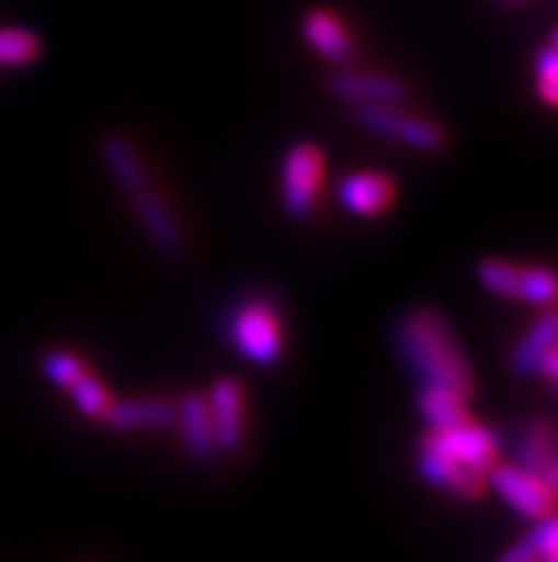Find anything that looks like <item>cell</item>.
I'll use <instances>...</instances> for the list:
<instances>
[{
  "mask_svg": "<svg viewBox=\"0 0 558 562\" xmlns=\"http://www.w3.org/2000/svg\"><path fill=\"white\" fill-rule=\"evenodd\" d=\"M69 397L75 400V406H78L80 414L89 417V420H103V414L109 412V406H112V400H114L112 389H109L103 380L94 378L92 371L71 385Z\"/></svg>",
  "mask_w": 558,
  "mask_h": 562,
  "instance_id": "21",
  "label": "cell"
},
{
  "mask_svg": "<svg viewBox=\"0 0 558 562\" xmlns=\"http://www.w3.org/2000/svg\"><path fill=\"white\" fill-rule=\"evenodd\" d=\"M419 474L431 485L447 488L456 497L474 499L488 488V474L485 471H476L470 465H462L459 460H453L428 435L419 440Z\"/></svg>",
  "mask_w": 558,
  "mask_h": 562,
  "instance_id": "10",
  "label": "cell"
},
{
  "mask_svg": "<svg viewBox=\"0 0 558 562\" xmlns=\"http://www.w3.org/2000/svg\"><path fill=\"white\" fill-rule=\"evenodd\" d=\"M132 206H135V217L143 226L146 237L151 240L157 251H163L169 257L183 255L185 249V232L180 226L178 214L169 206V200L157 192L155 186H143L140 192L128 194Z\"/></svg>",
  "mask_w": 558,
  "mask_h": 562,
  "instance_id": "9",
  "label": "cell"
},
{
  "mask_svg": "<svg viewBox=\"0 0 558 562\" xmlns=\"http://www.w3.org/2000/svg\"><path fill=\"white\" fill-rule=\"evenodd\" d=\"M488 483L496 494L508 503L510 508L522 517L538 520L545 514H553V499H556V485L542 480L533 471L522 469L516 463H499L496 460L488 469Z\"/></svg>",
  "mask_w": 558,
  "mask_h": 562,
  "instance_id": "6",
  "label": "cell"
},
{
  "mask_svg": "<svg viewBox=\"0 0 558 562\" xmlns=\"http://www.w3.org/2000/svg\"><path fill=\"white\" fill-rule=\"evenodd\" d=\"M538 557H545V554L538 551V546H536V542H533V537L527 535V537H522V540H519L516 546H510V549H504L496 562H536Z\"/></svg>",
  "mask_w": 558,
  "mask_h": 562,
  "instance_id": "24",
  "label": "cell"
},
{
  "mask_svg": "<svg viewBox=\"0 0 558 562\" xmlns=\"http://www.w3.org/2000/svg\"><path fill=\"white\" fill-rule=\"evenodd\" d=\"M417 408L419 417L428 423V428H445L470 417V412H467V397L451 392L445 385H419Z\"/></svg>",
  "mask_w": 558,
  "mask_h": 562,
  "instance_id": "19",
  "label": "cell"
},
{
  "mask_svg": "<svg viewBox=\"0 0 558 562\" xmlns=\"http://www.w3.org/2000/svg\"><path fill=\"white\" fill-rule=\"evenodd\" d=\"M351 109H354V121L362 128L374 132V135L402 143V146H408L413 151H428V155L445 149V128L439 126V123L428 121V117L405 112L399 103H365V106Z\"/></svg>",
  "mask_w": 558,
  "mask_h": 562,
  "instance_id": "3",
  "label": "cell"
},
{
  "mask_svg": "<svg viewBox=\"0 0 558 562\" xmlns=\"http://www.w3.org/2000/svg\"><path fill=\"white\" fill-rule=\"evenodd\" d=\"M476 278L488 292L508 300H522L533 306H550L556 300V274L550 269H527V266L508 263L499 257H488L476 266Z\"/></svg>",
  "mask_w": 558,
  "mask_h": 562,
  "instance_id": "5",
  "label": "cell"
},
{
  "mask_svg": "<svg viewBox=\"0 0 558 562\" xmlns=\"http://www.w3.org/2000/svg\"><path fill=\"white\" fill-rule=\"evenodd\" d=\"M394 346L419 385H445L462 397H474L476 378L470 360L439 308H408L394 328Z\"/></svg>",
  "mask_w": 558,
  "mask_h": 562,
  "instance_id": "1",
  "label": "cell"
},
{
  "mask_svg": "<svg viewBox=\"0 0 558 562\" xmlns=\"http://www.w3.org/2000/svg\"><path fill=\"white\" fill-rule=\"evenodd\" d=\"M516 465L533 471L550 485L558 480L556 465V423L550 417H533L516 435Z\"/></svg>",
  "mask_w": 558,
  "mask_h": 562,
  "instance_id": "14",
  "label": "cell"
},
{
  "mask_svg": "<svg viewBox=\"0 0 558 562\" xmlns=\"http://www.w3.org/2000/svg\"><path fill=\"white\" fill-rule=\"evenodd\" d=\"M424 435L431 437L439 449L447 451L453 460H459L462 465H470L476 471H485V474L499 457V435L493 428L476 423L474 417H465V420L445 428H428Z\"/></svg>",
  "mask_w": 558,
  "mask_h": 562,
  "instance_id": "7",
  "label": "cell"
},
{
  "mask_svg": "<svg viewBox=\"0 0 558 562\" xmlns=\"http://www.w3.org/2000/svg\"><path fill=\"white\" fill-rule=\"evenodd\" d=\"M86 562H94V560H86Z\"/></svg>",
  "mask_w": 558,
  "mask_h": 562,
  "instance_id": "26",
  "label": "cell"
},
{
  "mask_svg": "<svg viewBox=\"0 0 558 562\" xmlns=\"http://www.w3.org/2000/svg\"><path fill=\"white\" fill-rule=\"evenodd\" d=\"M326 180V151L314 140L294 143L283 157V209L294 221L311 217Z\"/></svg>",
  "mask_w": 558,
  "mask_h": 562,
  "instance_id": "4",
  "label": "cell"
},
{
  "mask_svg": "<svg viewBox=\"0 0 558 562\" xmlns=\"http://www.w3.org/2000/svg\"><path fill=\"white\" fill-rule=\"evenodd\" d=\"M328 92L342 103L365 106V103H402L408 86L394 75H382V71L342 69L328 78Z\"/></svg>",
  "mask_w": 558,
  "mask_h": 562,
  "instance_id": "11",
  "label": "cell"
},
{
  "mask_svg": "<svg viewBox=\"0 0 558 562\" xmlns=\"http://www.w3.org/2000/svg\"><path fill=\"white\" fill-rule=\"evenodd\" d=\"M340 203L356 217H379L399 198V186L385 171H354L340 180Z\"/></svg>",
  "mask_w": 558,
  "mask_h": 562,
  "instance_id": "12",
  "label": "cell"
},
{
  "mask_svg": "<svg viewBox=\"0 0 558 562\" xmlns=\"http://www.w3.org/2000/svg\"><path fill=\"white\" fill-rule=\"evenodd\" d=\"M214 442L223 454H237L246 440V389L240 380L219 378L208 392Z\"/></svg>",
  "mask_w": 558,
  "mask_h": 562,
  "instance_id": "8",
  "label": "cell"
},
{
  "mask_svg": "<svg viewBox=\"0 0 558 562\" xmlns=\"http://www.w3.org/2000/svg\"><path fill=\"white\" fill-rule=\"evenodd\" d=\"M43 55V37L32 29L0 26V69H23Z\"/></svg>",
  "mask_w": 558,
  "mask_h": 562,
  "instance_id": "20",
  "label": "cell"
},
{
  "mask_svg": "<svg viewBox=\"0 0 558 562\" xmlns=\"http://www.w3.org/2000/svg\"><path fill=\"white\" fill-rule=\"evenodd\" d=\"M174 426L180 428V440H183L185 454L194 463H212L217 454V442H214V426L212 412H208V400L200 394L189 392L174 403Z\"/></svg>",
  "mask_w": 558,
  "mask_h": 562,
  "instance_id": "13",
  "label": "cell"
},
{
  "mask_svg": "<svg viewBox=\"0 0 558 562\" xmlns=\"http://www.w3.org/2000/svg\"><path fill=\"white\" fill-rule=\"evenodd\" d=\"M174 400L149 394V397H126L112 400L103 423L114 431H146V428H169L174 426Z\"/></svg>",
  "mask_w": 558,
  "mask_h": 562,
  "instance_id": "15",
  "label": "cell"
},
{
  "mask_svg": "<svg viewBox=\"0 0 558 562\" xmlns=\"http://www.w3.org/2000/svg\"><path fill=\"white\" fill-rule=\"evenodd\" d=\"M556 331H558V317L550 306L542 317H536L527 331L516 340L513 351H510V371L516 374V378H536L538 371V357L545 355L550 349L553 342H556Z\"/></svg>",
  "mask_w": 558,
  "mask_h": 562,
  "instance_id": "18",
  "label": "cell"
},
{
  "mask_svg": "<svg viewBox=\"0 0 558 562\" xmlns=\"http://www.w3.org/2000/svg\"><path fill=\"white\" fill-rule=\"evenodd\" d=\"M303 37L311 49L331 64H345L354 55V37L348 32L345 21L331 9H311L303 18Z\"/></svg>",
  "mask_w": 558,
  "mask_h": 562,
  "instance_id": "16",
  "label": "cell"
},
{
  "mask_svg": "<svg viewBox=\"0 0 558 562\" xmlns=\"http://www.w3.org/2000/svg\"><path fill=\"white\" fill-rule=\"evenodd\" d=\"M41 369H43V374L52 380V383L60 385V389H66V392H69L71 385L78 383L80 378H86V374H89V366H86L78 355H71V351H66V349L46 351L41 360Z\"/></svg>",
  "mask_w": 558,
  "mask_h": 562,
  "instance_id": "22",
  "label": "cell"
},
{
  "mask_svg": "<svg viewBox=\"0 0 558 562\" xmlns=\"http://www.w3.org/2000/svg\"><path fill=\"white\" fill-rule=\"evenodd\" d=\"M536 374H542V378H547L550 383H556L558 378V349H556V342H553L550 349L545 351V355L538 357V371Z\"/></svg>",
  "mask_w": 558,
  "mask_h": 562,
  "instance_id": "25",
  "label": "cell"
},
{
  "mask_svg": "<svg viewBox=\"0 0 558 562\" xmlns=\"http://www.w3.org/2000/svg\"><path fill=\"white\" fill-rule=\"evenodd\" d=\"M536 92L538 98L545 100L547 106H556L558 103V49H556V35H550V41L545 43V49L538 52L536 60Z\"/></svg>",
  "mask_w": 558,
  "mask_h": 562,
  "instance_id": "23",
  "label": "cell"
},
{
  "mask_svg": "<svg viewBox=\"0 0 558 562\" xmlns=\"http://www.w3.org/2000/svg\"><path fill=\"white\" fill-rule=\"evenodd\" d=\"M100 157H103L109 175L117 180V186H121L126 194L140 192L143 186L151 183L143 157L137 155L135 146L128 143V137L114 135V132L100 137Z\"/></svg>",
  "mask_w": 558,
  "mask_h": 562,
  "instance_id": "17",
  "label": "cell"
},
{
  "mask_svg": "<svg viewBox=\"0 0 558 562\" xmlns=\"http://www.w3.org/2000/svg\"><path fill=\"white\" fill-rule=\"evenodd\" d=\"M228 337L234 349L257 366H274L283 357V321L271 300L251 297L237 306L228 323Z\"/></svg>",
  "mask_w": 558,
  "mask_h": 562,
  "instance_id": "2",
  "label": "cell"
}]
</instances>
